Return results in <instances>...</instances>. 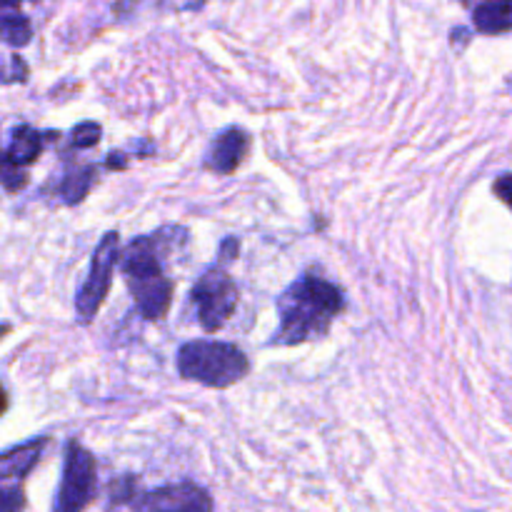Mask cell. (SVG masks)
Instances as JSON below:
<instances>
[{
    "label": "cell",
    "instance_id": "6da1fadb",
    "mask_svg": "<svg viewBox=\"0 0 512 512\" xmlns=\"http://www.w3.org/2000/svg\"><path fill=\"white\" fill-rule=\"evenodd\" d=\"M188 230L180 225H165L155 233H145L130 240L120 250L118 265L125 275L133 303L145 320H163L173 303L175 283L165 275V255L183 248Z\"/></svg>",
    "mask_w": 512,
    "mask_h": 512
},
{
    "label": "cell",
    "instance_id": "7a4b0ae2",
    "mask_svg": "<svg viewBox=\"0 0 512 512\" xmlns=\"http://www.w3.org/2000/svg\"><path fill=\"white\" fill-rule=\"evenodd\" d=\"M275 308H278L280 325L270 345L295 348V345L325 338L335 318L348 308V300L333 280L305 270L295 283H290L280 293Z\"/></svg>",
    "mask_w": 512,
    "mask_h": 512
},
{
    "label": "cell",
    "instance_id": "3957f363",
    "mask_svg": "<svg viewBox=\"0 0 512 512\" xmlns=\"http://www.w3.org/2000/svg\"><path fill=\"white\" fill-rule=\"evenodd\" d=\"M178 373L185 380L225 390L248 378L250 360L238 345L223 340H190L178 350Z\"/></svg>",
    "mask_w": 512,
    "mask_h": 512
},
{
    "label": "cell",
    "instance_id": "277c9868",
    "mask_svg": "<svg viewBox=\"0 0 512 512\" xmlns=\"http://www.w3.org/2000/svg\"><path fill=\"white\" fill-rule=\"evenodd\" d=\"M238 300V285L225 273L223 263L205 270L198 283L190 288V303L195 305L200 328L210 335L225 328V323L233 318L235 308H238Z\"/></svg>",
    "mask_w": 512,
    "mask_h": 512
},
{
    "label": "cell",
    "instance_id": "5b68a950",
    "mask_svg": "<svg viewBox=\"0 0 512 512\" xmlns=\"http://www.w3.org/2000/svg\"><path fill=\"white\" fill-rule=\"evenodd\" d=\"M118 255L120 233L118 230H108V233L100 238L98 248L93 250L85 283L80 285L78 295H75V313H78L80 325L93 323L98 310L103 308L105 298H108L110 293V285H113V270L115 265H118Z\"/></svg>",
    "mask_w": 512,
    "mask_h": 512
},
{
    "label": "cell",
    "instance_id": "8992f818",
    "mask_svg": "<svg viewBox=\"0 0 512 512\" xmlns=\"http://www.w3.org/2000/svg\"><path fill=\"white\" fill-rule=\"evenodd\" d=\"M98 495V465L88 448L70 440L65 445L63 478L55 495L53 512H83Z\"/></svg>",
    "mask_w": 512,
    "mask_h": 512
},
{
    "label": "cell",
    "instance_id": "52a82bcc",
    "mask_svg": "<svg viewBox=\"0 0 512 512\" xmlns=\"http://www.w3.org/2000/svg\"><path fill=\"white\" fill-rule=\"evenodd\" d=\"M135 512H213V498L203 485L183 480L145 493L135 503Z\"/></svg>",
    "mask_w": 512,
    "mask_h": 512
},
{
    "label": "cell",
    "instance_id": "ba28073f",
    "mask_svg": "<svg viewBox=\"0 0 512 512\" xmlns=\"http://www.w3.org/2000/svg\"><path fill=\"white\" fill-rule=\"evenodd\" d=\"M250 148H253V138H250L248 130L240 128V125H230V128H223L210 140L208 150H205L203 168L215 175H233L245 163Z\"/></svg>",
    "mask_w": 512,
    "mask_h": 512
},
{
    "label": "cell",
    "instance_id": "9c48e42d",
    "mask_svg": "<svg viewBox=\"0 0 512 512\" xmlns=\"http://www.w3.org/2000/svg\"><path fill=\"white\" fill-rule=\"evenodd\" d=\"M48 438H35L0 453V480H23L43 458Z\"/></svg>",
    "mask_w": 512,
    "mask_h": 512
},
{
    "label": "cell",
    "instance_id": "30bf717a",
    "mask_svg": "<svg viewBox=\"0 0 512 512\" xmlns=\"http://www.w3.org/2000/svg\"><path fill=\"white\" fill-rule=\"evenodd\" d=\"M45 140H48V133H40L33 125H18L10 133V145L5 150V158L13 165H18V168H28V165H33L40 158Z\"/></svg>",
    "mask_w": 512,
    "mask_h": 512
},
{
    "label": "cell",
    "instance_id": "8fae6325",
    "mask_svg": "<svg viewBox=\"0 0 512 512\" xmlns=\"http://www.w3.org/2000/svg\"><path fill=\"white\" fill-rule=\"evenodd\" d=\"M510 5L512 0H483L473 10V23L485 35H505L510 33Z\"/></svg>",
    "mask_w": 512,
    "mask_h": 512
},
{
    "label": "cell",
    "instance_id": "7c38bea8",
    "mask_svg": "<svg viewBox=\"0 0 512 512\" xmlns=\"http://www.w3.org/2000/svg\"><path fill=\"white\" fill-rule=\"evenodd\" d=\"M95 173L98 168L95 165H83V168H73L63 175L60 180V198H63L65 205H78L88 198L90 188L95 185Z\"/></svg>",
    "mask_w": 512,
    "mask_h": 512
},
{
    "label": "cell",
    "instance_id": "4fadbf2b",
    "mask_svg": "<svg viewBox=\"0 0 512 512\" xmlns=\"http://www.w3.org/2000/svg\"><path fill=\"white\" fill-rule=\"evenodd\" d=\"M0 40L10 48H25L33 40V25L23 13L0 15Z\"/></svg>",
    "mask_w": 512,
    "mask_h": 512
},
{
    "label": "cell",
    "instance_id": "5bb4252c",
    "mask_svg": "<svg viewBox=\"0 0 512 512\" xmlns=\"http://www.w3.org/2000/svg\"><path fill=\"white\" fill-rule=\"evenodd\" d=\"M103 140V128L93 120H83V123L75 125L68 135V145L73 150H90Z\"/></svg>",
    "mask_w": 512,
    "mask_h": 512
},
{
    "label": "cell",
    "instance_id": "9a60e30c",
    "mask_svg": "<svg viewBox=\"0 0 512 512\" xmlns=\"http://www.w3.org/2000/svg\"><path fill=\"white\" fill-rule=\"evenodd\" d=\"M25 183H28L25 168H18V165L10 163V160L5 158V150H0V185H3L5 190H10V193H18V190L25 188Z\"/></svg>",
    "mask_w": 512,
    "mask_h": 512
},
{
    "label": "cell",
    "instance_id": "2e32d148",
    "mask_svg": "<svg viewBox=\"0 0 512 512\" xmlns=\"http://www.w3.org/2000/svg\"><path fill=\"white\" fill-rule=\"evenodd\" d=\"M28 80V65L20 55H13L8 65L0 68V83H25Z\"/></svg>",
    "mask_w": 512,
    "mask_h": 512
},
{
    "label": "cell",
    "instance_id": "e0dca14e",
    "mask_svg": "<svg viewBox=\"0 0 512 512\" xmlns=\"http://www.w3.org/2000/svg\"><path fill=\"white\" fill-rule=\"evenodd\" d=\"M25 493L23 488H0V512H23Z\"/></svg>",
    "mask_w": 512,
    "mask_h": 512
},
{
    "label": "cell",
    "instance_id": "ac0fdd59",
    "mask_svg": "<svg viewBox=\"0 0 512 512\" xmlns=\"http://www.w3.org/2000/svg\"><path fill=\"white\" fill-rule=\"evenodd\" d=\"M238 250H240V240L238 238H225L223 245H220V263H230V260L238 258Z\"/></svg>",
    "mask_w": 512,
    "mask_h": 512
},
{
    "label": "cell",
    "instance_id": "d6986e66",
    "mask_svg": "<svg viewBox=\"0 0 512 512\" xmlns=\"http://www.w3.org/2000/svg\"><path fill=\"white\" fill-rule=\"evenodd\" d=\"M510 185H512V175L510 173H503L498 178V183H495V195L500 198V203L508 205L510 203Z\"/></svg>",
    "mask_w": 512,
    "mask_h": 512
},
{
    "label": "cell",
    "instance_id": "ffe728a7",
    "mask_svg": "<svg viewBox=\"0 0 512 512\" xmlns=\"http://www.w3.org/2000/svg\"><path fill=\"white\" fill-rule=\"evenodd\" d=\"M105 168L125 170V168H128V155H125L123 150H115V153H108V158H105Z\"/></svg>",
    "mask_w": 512,
    "mask_h": 512
},
{
    "label": "cell",
    "instance_id": "44dd1931",
    "mask_svg": "<svg viewBox=\"0 0 512 512\" xmlns=\"http://www.w3.org/2000/svg\"><path fill=\"white\" fill-rule=\"evenodd\" d=\"M20 13V0H0V15Z\"/></svg>",
    "mask_w": 512,
    "mask_h": 512
},
{
    "label": "cell",
    "instance_id": "7402d4cb",
    "mask_svg": "<svg viewBox=\"0 0 512 512\" xmlns=\"http://www.w3.org/2000/svg\"><path fill=\"white\" fill-rule=\"evenodd\" d=\"M5 410H8V393H5L3 383H0V415H5Z\"/></svg>",
    "mask_w": 512,
    "mask_h": 512
},
{
    "label": "cell",
    "instance_id": "603a6c76",
    "mask_svg": "<svg viewBox=\"0 0 512 512\" xmlns=\"http://www.w3.org/2000/svg\"><path fill=\"white\" fill-rule=\"evenodd\" d=\"M3 333H8V325H3V328H0V335Z\"/></svg>",
    "mask_w": 512,
    "mask_h": 512
}]
</instances>
